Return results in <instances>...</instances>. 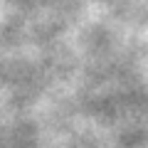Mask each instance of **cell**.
Masks as SVG:
<instances>
[]
</instances>
